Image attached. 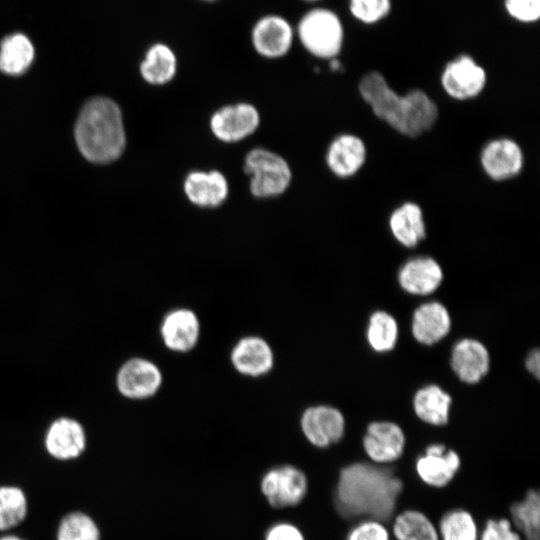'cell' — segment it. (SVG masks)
Masks as SVG:
<instances>
[{"instance_id": "obj_1", "label": "cell", "mask_w": 540, "mask_h": 540, "mask_svg": "<svg viewBox=\"0 0 540 540\" xmlns=\"http://www.w3.org/2000/svg\"><path fill=\"white\" fill-rule=\"evenodd\" d=\"M403 489L402 481L386 468L368 463L344 467L335 490V506L345 518L360 516L389 520Z\"/></svg>"}, {"instance_id": "obj_2", "label": "cell", "mask_w": 540, "mask_h": 540, "mask_svg": "<svg viewBox=\"0 0 540 540\" xmlns=\"http://www.w3.org/2000/svg\"><path fill=\"white\" fill-rule=\"evenodd\" d=\"M359 92L379 119L408 137L428 131L438 116L436 104L424 91L414 89L404 96L398 95L378 71L362 77Z\"/></svg>"}, {"instance_id": "obj_3", "label": "cell", "mask_w": 540, "mask_h": 540, "mask_svg": "<svg viewBox=\"0 0 540 540\" xmlns=\"http://www.w3.org/2000/svg\"><path fill=\"white\" fill-rule=\"evenodd\" d=\"M82 155L94 163H109L123 153L126 143L122 114L111 99L98 97L82 108L75 127Z\"/></svg>"}, {"instance_id": "obj_4", "label": "cell", "mask_w": 540, "mask_h": 540, "mask_svg": "<svg viewBox=\"0 0 540 540\" xmlns=\"http://www.w3.org/2000/svg\"><path fill=\"white\" fill-rule=\"evenodd\" d=\"M297 34L304 48L323 59L335 58L342 49L344 27L339 16L326 8H314L300 19Z\"/></svg>"}, {"instance_id": "obj_5", "label": "cell", "mask_w": 540, "mask_h": 540, "mask_svg": "<svg viewBox=\"0 0 540 540\" xmlns=\"http://www.w3.org/2000/svg\"><path fill=\"white\" fill-rule=\"evenodd\" d=\"M244 171L250 176V192L257 198L281 195L292 179L287 161L275 152L260 147L246 154Z\"/></svg>"}, {"instance_id": "obj_6", "label": "cell", "mask_w": 540, "mask_h": 540, "mask_svg": "<svg viewBox=\"0 0 540 540\" xmlns=\"http://www.w3.org/2000/svg\"><path fill=\"white\" fill-rule=\"evenodd\" d=\"M261 492L274 508L298 505L308 491V480L299 468L281 465L268 470L260 483Z\"/></svg>"}, {"instance_id": "obj_7", "label": "cell", "mask_w": 540, "mask_h": 540, "mask_svg": "<svg viewBox=\"0 0 540 540\" xmlns=\"http://www.w3.org/2000/svg\"><path fill=\"white\" fill-rule=\"evenodd\" d=\"M486 80L484 68L467 54L459 55L448 62L441 75L445 92L457 100L477 96L484 89Z\"/></svg>"}, {"instance_id": "obj_8", "label": "cell", "mask_w": 540, "mask_h": 540, "mask_svg": "<svg viewBox=\"0 0 540 540\" xmlns=\"http://www.w3.org/2000/svg\"><path fill=\"white\" fill-rule=\"evenodd\" d=\"M259 124V112L249 103L224 106L218 109L210 119L213 135L226 143L245 139L256 131Z\"/></svg>"}, {"instance_id": "obj_9", "label": "cell", "mask_w": 540, "mask_h": 540, "mask_svg": "<svg viewBox=\"0 0 540 540\" xmlns=\"http://www.w3.org/2000/svg\"><path fill=\"white\" fill-rule=\"evenodd\" d=\"M162 382L158 367L142 358H133L122 365L117 374V387L122 395L143 399L154 395Z\"/></svg>"}, {"instance_id": "obj_10", "label": "cell", "mask_w": 540, "mask_h": 540, "mask_svg": "<svg viewBox=\"0 0 540 540\" xmlns=\"http://www.w3.org/2000/svg\"><path fill=\"white\" fill-rule=\"evenodd\" d=\"M301 428L311 444L324 448L342 438L345 421L339 410L320 405L310 407L303 413Z\"/></svg>"}, {"instance_id": "obj_11", "label": "cell", "mask_w": 540, "mask_h": 540, "mask_svg": "<svg viewBox=\"0 0 540 540\" xmlns=\"http://www.w3.org/2000/svg\"><path fill=\"white\" fill-rule=\"evenodd\" d=\"M294 32L289 22L278 15L260 18L252 30V44L258 54L279 58L290 50Z\"/></svg>"}, {"instance_id": "obj_12", "label": "cell", "mask_w": 540, "mask_h": 540, "mask_svg": "<svg viewBox=\"0 0 540 540\" xmlns=\"http://www.w3.org/2000/svg\"><path fill=\"white\" fill-rule=\"evenodd\" d=\"M44 443L46 451L54 459L73 460L85 451L86 434L78 421L63 417L50 425Z\"/></svg>"}, {"instance_id": "obj_13", "label": "cell", "mask_w": 540, "mask_h": 540, "mask_svg": "<svg viewBox=\"0 0 540 540\" xmlns=\"http://www.w3.org/2000/svg\"><path fill=\"white\" fill-rule=\"evenodd\" d=\"M405 436L395 423L380 421L371 423L363 439L368 457L377 464L390 463L403 453Z\"/></svg>"}, {"instance_id": "obj_14", "label": "cell", "mask_w": 540, "mask_h": 540, "mask_svg": "<svg viewBox=\"0 0 540 540\" xmlns=\"http://www.w3.org/2000/svg\"><path fill=\"white\" fill-rule=\"evenodd\" d=\"M460 457L443 444L429 445L416 461V471L427 485L441 488L450 483L460 468Z\"/></svg>"}, {"instance_id": "obj_15", "label": "cell", "mask_w": 540, "mask_h": 540, "mask_svg": "<svg viewBox=\"0 0 540 540\" xmlns=\"http://www.w3.org/2000/svg\"><path fill=\"white\" fill-rule=\"evenodd\" d=\"M481 165L491 179L506 180L521 171L523 154L519 145L511 139L492 140L482 150Z\"/></svg>"}, {"instance_id": "obj_16", "label": "cell", "mask_w": 540, "mask_h": 540, "mask_svg": "<svg viewBox=\"0 0 540 540\" xmlns=\"http://www.w3.org/2000/svg\"><path fill=\"white\" fill-rule=\"evenodd\" d=\"M183 188L188 200L203 208L221 205L229 193L226 177L217 170L190 172L185 178Z\"/></svg>"}, {"instance_id": "obj_17", "label": "cell", "mask_w": 540, "mask_h": 540, "mask_svg": "<svg viewBox=\"0 0 540 540\" xmlns=\"http://www.w3.org/2000/svg\"><path fill=\"white\" fill-rule=\"evenodd\" d=\"M443 279V272L436 260L416 257L408 260L400 269L398 281L401 287L415 295L434 292Z\"/></svg>"}, {"instance_id": "obj_18", "label": "cell", "mask_w": 540, "mask_h": 540, "mask_svg": "<svg viewBox=\"0 0 540 540\" xmlns=\"http://www.w3.org/2000/svg\"><path fill=\"white\" fill-rule=\"evenodd\" d=\"M365 159V144L359 137L351 134H343L334 139L326 154L329 169L342 178L356 174Z\"/></svg>"}, {"instance_id": "obj_19", "label": "cell", "mask_w": 540, "mask_h": 540, "mask_svg": "<svg viewBox=\"0 0 540 540\" xmlns=\"http://www.w3.org/2000/svg\"><path fill=\"white\" fill-rule=\"evenodd\" d=\"M161 335L166 347L177 352H187L197 343L199 321L189 309H175L168 313L161 325Z\"/></svg>"}, {"instance_id": "obj_20", "label": "cell", "mask_w": 540, "mask_h": 540, "mask_svg": "<svg viewBox=\"0 0 540 540\" xmlns=\"http://www.w3.org/2000/svg\"><path fill=\"white\" fill-rule=\"evenodd\" d=\"M451 366L460 380L476 383L488 372V351L477 340L463 339L453 347Z\"/></svg>"}, {"instance_id": "obj_21", "label": "cell", "mask_w": 540, "mask_h": 540, "mask_svg": "<svg viewBox=\"0 0 540 540\" xmlns=\"http://www.w3.org/2000/svg\"><path fill=\"white\" fill-rule=\"evenodd\" d=\"M451 327L450 315L439 302L432 301L419 306L413 315L412 332L415 339L432 345L444 338Z\"/></svg>"}, {"instance_id": "obj_22", "label": "cell", "mask_w": 540, "mask_h": 540, "mask_svg": "<svg viewBox=\"0 0 540 540\" xmlns=\"http://www.w3.org/2000/svg\"><path fill=\"white\" fill-rule=\"evenodd\" d=\"M231 361L238 372L260 376L272 368L273 353L265 340L250 336L236 344L231 353Z\"/></svg>"}, {"instance_id": "obj_23", "label": "cell", "mask_w": 540, "mask_h": 540, "mask_svg": "<svg viewBox=\"0 0 540 540\" xmlns=\"http://www.w3.org/2000/svg\"><path fill=\"white\" fill-rule=\"evenodd\" d=\"M393 236L406 247H414L426 235L421 208L412 202L402 204L390 216Z\"/></svg>"}, {"instance_id": "obj_24", "label": "cell", "mask_w": 540, "mask_h": 540, "mask_svg": "<svg viewBox=\"0 0 540 540\" xmlns=\"http://www.w3.org/2000/svg\"><path fill=\"white\" fill-rule=\"evenodd\" d=\"M176 70L177 59L174 52L162 43L151 46L140 65L142 77L152 85H164L170 82Z\"/></svg>"}, {"instance_id": "obj_25", "label": "cell", "mask_w": 540, "mask_h": 540, "mask_svg": "<svg viewBox=\"0 0 540 540\" xmlns=\"http://www.w3.org/2000/svg\"><path fill=\"white\" fill-rule=\"evenodd\" d=\"M451 397L439 386H426L415 394L414 410L416 415L431 425H444L448 422Z\"/></svg>"}, {"instance_id": "obj_26", "label": "cell", "mask_w": 540, "mask_h": 540, "mask_svg": "<svg viewBox=\"0 0 540 540\" xmlns=\"http://www.w3.org/2000/svg\"><path fill=\"white\" fill-rule=\"evenodd\" d=\"M34 59L31 41L21 33L7 36L0 46V70L9 75L24 73Z\"/></svg>"}, {"instance_id": "obj_27", "label": "cell", "mask_w": 540, "mask_h": 540, "mask_svg": "<svg viewBox=\"0 0 540 540\" xmlns=\"http://www.w3.org/2000/svg\"><path fill=\"white\" fill-rule=\"evenodd\" d=\"M28 514L25 492L15 485L0 486V531H8L22 523Z\"/></svg>"}, {"instance_id": "obj_28", "label": "cell", "mask_w": 540, "mask_h": 540, "mask_svg": "<svg viewBox=\"0 0 540 540\" xmlns=\"http://www.w3.org/2000/svg\"><path fill=\"white\" fill-rule=\"evenodd\" d=\"M393 533L398 540H439L433 523L416 510L400 513L393 524Z\"/></svg>"}, {"instance_id": "obj_29", "label": "cell", "mask_w": 540, "mask_h": 540, "mask_svg": "<svg viewBox=\"0 0 540 540\" xmlns=\"http://www.w3.org/2000/svg\"><path fill=\"white\" fill-rule=\"evenodd\" d=\"M515 525L525 535L526 540H539L540 497L539 492L530 490L525 498L510 508Z\"/></svg>"}, {"instance_id": "obj_30", "label": "cell", "mask_w": 540, "mask_h": 540, "mask_svg": "<svg viewBox=\"0 0 540 540\" xmlns=\"http://www.w3.org/2000/svg\"><path fill=\"white\" fill-rule=\"evenodd\" d=\"M56 540H101V532L90 515L82 511H72L61 518Z\"/></svg>"}, {"instance_id": "obj_31", "label": "cell", "mask_w": 540, "mask_h": 540, "mask_svg": "<svg viewBox=\"0 0 540 540\" xmlns=\"http://www.w3.org/2000/svg\"><path fill=\"white\" fill-rule=\"evenodd\" d=\"M398 337L396 320L387 312L377 311L369 320L367 339L377 352H386L394 348Z\"/></svg>"}, {"instance_id": "obj_32", "label": "cell", "mask_w": 540, "mask_h": 540, "mask_svg": "<svg viewBox=\"0 0 540 540\" xmlns=\"http://www.w3.org/2000/svg\"><path fill=\"white\" fill-rule=\"evenodd\" d=\"M442 540H477V526L472 515L462 509L447 512L440 520Z\"/></svg>"}, {"instance_id": "obj_33", "label": "cell", "mask_w": 540, "mask_h": 540, "mask_svg": "<svg viewBox=\"0 0 540 540\" xmlns=\"http://www.w3.org/2000/svg\"><path fill=\"white\" fill-rule=\"evenodd\" d=\"M351 15L362 24L374 25L384 20L391 12V0H349Z\"/></svg>"}, {"instance_id": "obj_34", "label": "cell", "mask_w": 540, "mask_h": 540, "mask_svg": "<svg viewBox=\"0 0 540 540\" xmlns=\"http://www.w3.org/2000/svg\"><path fill=\"white\" fill-rule=\"evenodd\" d=\"M506 13L513 20L533 24L540 18V0H503Z\"/></svg>"}, {"instance_id": "obj_35", "label": "cell", "mask_w": 540, "mask_h": 540, "mask_svg": "<svg viewBox=\"0 0 540 540\" xmlns=\"http://www.w3.org/2000/svg\"><path fill=\"white\" fill-rule=\"evenodd\" d=\"M347 540H389V533L380 521L369 519L356 525Z\"/></svg>"}, {"instance_id": "obj_36", "label": "cell", "mask_w": 540, "mask_h": 540, "mask_svg": "<svg viewBox=\"0 0 540 540\" xmlns=\"http://www.w3.org/2000/svg\"><path fill=\"white\" fill-rule=\"evenodd\" d=\"M480 540H521V538L507 519H490L482 531Z\"/></svg>"}, {"instance_id": "obj_37", "label": "cell", "mask_w": 540, "mask_h": 540, "mask_svg": "<svg viewBox=\"0 0 540 540\" xmlns=\"http://www.w3.org/2000/svg\"><path fill=\"white\" fill-rule=\"evenodd\" d=\"M265 540H305L300 529L287 522L276 523L271 526L266 534Z\"/></svg>"}, {"instance_id": "obj_38", "label": "cell", "mask_w": 540, "mask_h": 540, "mask_svg": "<svg viewBox=\"0 0 540 540\" xmlns=\"http://www.w3.org/2000/svg\"><path fill=\"white\" fill-rule=\"evenodd\" d=\"M539 358H540V354H539V351L536 349V350L532 351L528 355V357L526 359V367H527V369L529 370V372H531L537 378L539 377V372H540Z\"/></svg>"}, {"instance_id": "obj_39", "label": "cell", "mask_w": 540, "mask_h": 540, "mask_svg": "<svg viewBox=\"0 0 540 540\" xmlns=\"http://www.w3.org/2000/svg\"><path fill=\"white\" fill-rule=\"evenodd\" d=\"M0 540H26L18 535L14 534H5L0 537Z\"/></svg>"}, {"instance_id": "obj_40", "label": "cell", "mask_w": 540, "mask_h": 540, "mask_svg": "<svg viewBox=\"0 0 540 540\" xmlns=\"http://www.w3.org/2000/svg\"><path fill=\"white\" fill-rule=\"evenodd\" d=\"M307 1H318V0H307Z\"/></svg>"}]
</instances>
